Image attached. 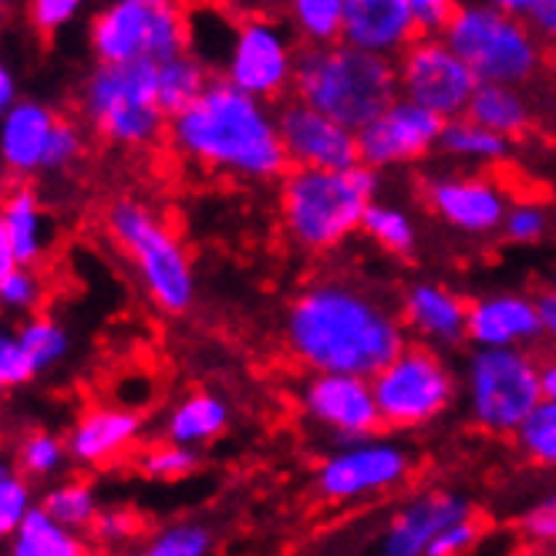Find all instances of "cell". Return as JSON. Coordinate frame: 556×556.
Listing matches in <instances>:
<instances>
[{"label": "cell", "instance_id": "1", "mask_svg": "<svg viewBox=\"0 0 556 556\" xmlns=\"http://www.w3.org/2000/svg\"><path fill=\"white\" fill-rule=\"evenodd\" d=\"M283 341L307 375L368 381L408 348L399 307L344 277L311 280L293 293L283 314Z\"/></svg>", "mask_w": 556, "mask_h": 556}, {"label": "cell", "instance_id": "2", "mask_svg": "<svg viewBox=\"0 0 556 556\" xmlns=\"http://www.w3.org/2000/svg\"><path fill=\"white\" fill-rule=\"evenodd\" d=\"M169 146L179 159L213 176L274 182L290 173L277 109L243 94L219 75L200 102L169 122Z\"/></svg>", "mask_w": 556, "mask_h": 556}, {"label": "cell", "instance_id": "3", "mask_svg": "<svg viewBox=\"0 0 556 556\" xmlns=\"http://www.w3.org/2000/svg\"><path fill=\"white\" fill-rule=\"evenodd\" d=\"M381 200V173L354 166L341 173L290 169L277 189L283 237L304 253H331L362 233L365 213Z\"/></svg>", "mask_w": 556, "mask_h": 556}, {"label": "cell", "instance_id": "4", "mask_svg": "<svg viewBox=\"0 0 556 556\" xmlns=\"http://www.w3.org/2000/svg\"><path fill=\"white\" fill-rule=\"evenodd\" d=\"M290 98L351 132H362L399 98V72L391 58L357 51L344 41L331 48H301Z\"/></svg>", "mask_w": 556, "mask_h": 556}, {"label": "cell", "instance_id": "5", "mask_svg": "<svg viewBox=\"0 0 556 556\" xmlns=\"http://www.w3.org/2000/svg\"><path fill=\"white\" fill-rule=\"evenodd\" d=\"M442 41L466 61L479 85H530L543 68V41L527 21L513 17L493 0L455 4Z\"/></svg>", "mask_w": 556, "mask_h": 556}, {"label": "cell", "instance_id": "6", "mask_svg": "<svg viewBox=\"0 0 556 556\" xmlns=\"http://www.w3.org/2000/svg\"><path fill=\"white\" fill-rule=\"evenodd\" d=\"M105 226L136 267L149 301L162 314H186L195 301V270L173 226L139 200H118L109 210Z\"/></svg>", "mask_w": 556, "mask_h": 556}, {"label": "cell", "instance_id": "7", "mask_svg": "<svg viewBox=\"0 0 556 556\" xmlns=\"http://www.w3.org/2000/svg\"><path fill=\"white\" fill-rule=\"evenodd\" d=\"M81 112L91 132L118 149H149L169 136L159 105V64H94L81 85Z\"/></svg>", "mask_w": 556, "mask_h": 556}, {"label": "cell", "instance_id": "8", "mask_svg": "<svg viewBox=\"0 0 556 556\" xmlns=\"http://www.w3.org/2000/svg\"><path fill=\"white\" fill-rule=\"evenodd\" d=\"M463 405L472 429L485 435H516L543 405L540 357L533 351L472 348L463 365Z\"/></svg>", "mask_w": 556, "mask_h": 556}, {"label": "cell", "instance_id": "9", "mask_svg": "<svg viewBox=\"0 0 556 556\" xmlns=\"http://www.w3.org/2000/svg\"><path fill=\"white\" fill-rule=\"evenodd\" d=\"M88 45L98 64H166L192 51V17L169 0H115L94 11Z\"/></svg>", "mask_w": 556, "mask_h": 556}, {"label": "cell", "instance_id": "10", "mask_svg": "<svg viewBox=\"0 0 556 556\" xmlns=\"http://www.w3.org/2000/svg\"><path fill=\"white\" fill-rule=\"evenodd\" d=\"M375 402L381 412V429L415 432L439 421L463 399V384L455 368L425 344L408 341V348L371 378Z\"/></svg>", "mask_w": 556, "mask_h": 556}, {"label": "cell", "instance_id": "11", "mask_svg": "<svg viewBox=\"0 0 556 556\" xmlns=\"http://www.w3.org/2000/svg\"><path fill=\"white\" fill-rule=\"evenodd\" d=\"M301 41L293 38L287 21L250 14L240 17L230 30L223 51L219 78L230 81L250 98L267 105H280V98L293 94V75H298Z\"/></svg>", "mask_w": 556, "mask_h": 556}, {"label": "cell", "instance_id": "12", "mask_svg": "<svg viewBox=\"0 0 556 556\" xmlns=\"http://www.w3.org/2000/svg\"><path fill=\"white\" fill-rule=\"evenodd\" d=\"M412 472L415 455L402 439L371 435L327 452L314 469V493L331 506H351L395 493Z\"/></svg>", "mask_w": 556, "mask_h": 556}, {"label": "cell", "instance_id": "13", "mask_svg": "<svg viewBox=\"0 0 556 556\" xmlns=\"http://www.w3.org/2000/svg\"><path fill=\"white\" fill-rule=\"evenodd\" d=\"M399 98L439 115L442 122L463 118L479 88L466 61L442 38H415L399 58Z\"/></svg>", "mask_w": 556, "mask_h": 556}, {"label": "cell", "instance_id": "14", "mask_svg": "<svg viewBox=\"0 0 556 556\" xmlns=\"http://www.w3.org/2000/svg\"><path fill=\"white\" fill-rule=\"evenodd\" d=\"M301 415L334 445L381 435V412L368 378L307 375L298 388Z\"/></svg>", "mask_w": 556, "mask_h": 556}, {"label": "cell", "instance_id": "15", "mask_svg": "<svg viewBox=\"0 0 556 556\" xmlns=\"http://www.w3.org/2000/svg\"><path fill=\"white\" fill-rule=\"evenodd\" d=\"M421 195L432 216H439L448 230L466 237L500 233L503 219L513 206L509 192L489 173H476V169L435 173L425 179Z\"/></svg>", "mask_w": 556, "mask_h": 556}, {"label": "cell", "instance_id": "16", "mask_svg": "<svg viewBox=\"0 0 556 556\" xmlns=\"http://www.w3.org/2000/svg\"><path fill=\"white\" fill-rule=\"evenodd\" d=\"M442 128L445 122L439 115L395 98L371 125L357 132V159L375 173L415 166V162L439 152Z\"/></svg>", "mask_w": 556, "mask_h": 556}, {"label": "cell", "instance_id": "17", "mask_svg": "<svg viewBox=\"0 0 556 556\" xmlns=\"http://www.w3.org/2000/svg\"><path fill=\"white\" fill-rule=\"evenodd\" d=\"M277 128L290 169L341 173L362 166V159H357V132L298 102V98H287V102L277 105Z\"/></svg>", "mask_w": 556, "mask_h": 556}, {"label": "cell", "instance_id": "18", "mask_svg": "<svg viewBox=\"0 0 556 556\" xmlns=\"http://www.w3.org/2000/svg\"><path fill=\"white\" fill-rule=\"evenodd\" d=\"M476 513V503L455 489H425L384 519L375 556H425L435 536Z\"/></svg>", "mask_w": 556, "mask_h": 556}, {"label": "cell", "instance_id": "19", "mask_svg": "<svg viewBox=\"0 0 556 556\" xmlns=\"http://www.w3.org/2000/svg\"><path fill=\"white\" fill-rule=\"evenodd\" d=\"M399 317L415 344H425L432 351H452L466 344L469 301L448 283L412 280L399 298Z\"/></svg>", "mask_w": 556, "mask_h": 556}, {"label": "cell", "instance_id": "20", "mask_svg": "<svg viewBox=\"0 0 556 556\" xmlns=\"http://www.w3.org/2000/svg\"><path fill=\"white\" fill-rule=\"evenodd\" d=\"M543 338L540 304L530 293L496 290L469 301L466 341L482 351H530Z\"/></svg>", "mask_w": 556, "mask_h": 556}, {"label": "cell", "instance_id": "21", "mask_svg": "<svg viewBox=\"0 0 556 556\" xmlns=\"http://www.w3.org/2000/svg\"><path fill=\"white\" fill-rule=\"evenodd\" d=\"M146 429V418L136 408L125 405H91L85 408L75 425L64 435V445H68V459L78 466H109L118 455H125Z\"/></svg>", "mask_w": 556, "mask_h": 556}, {"label": "cell", "instance_id": "22", "mask_svg": "<svg viewBox=\"0 0 556 556\" xmlns=\"http://www.w3.org/2000/svg\"><path fill=\"white\" fill-rule=\"evenodd\" d=\"M61 115L38 102V98H21V102L0 118V162L17 182L45 173V159L54 139Z\"/></svg>", "mask_w": 556, "mask_h": 556}, {"label": "cell", "instance_id": "23", "mask_svg": "<svg viewBox=\"0 0 556 556\" xmlns=\"http://www.w3.org/2000/svg\"><path fill=\"white\" fill-rule=\"evenodd\" d=\"M415 38L408 0H344V45L395 61Z\"/></svg>", "mask_w": 556, "mask_h": 556}, {"label": "cell", "instance_id": "24", "mask_svg": "<svg viewBox=\"0 0 556 556\" xmlns=\"http://www.w3.org/2000/svg\"><path fill=\"white\" fill-rule=\"evenodd\" d=\"M0 223H4V230L11 237L17 264L38 270V264L51 247V223H48L38 189L30 182L14 179V186L4 195V203H0Z\"/></svg>", "mask_w": 556, "mask_h": 556}, {"label": "cell", "instance_id": "25", "mask_svg": "<svg viewBox=\"0 0 556 556\" xmlns=\"http://www.w3.org/2000/svg\"><path fill=\"white\" fill-rule=\"evenodd\" d=\"M226 429H230V405H226L216 391H206V388H195L189 395H182L166 412V421H162L166 442H176L195 452L216 442Z\"/></svg>", "mask_w": 556, "mask_h": 556}, {"label": "cell", "instance_id": "26", "mask_svg": "<svg viewBox=\"0 0 556 556\" xmlns=\"http://www.w3.org/2000/svg\"><path fill=\"white\" fill-rule=\"evenodd\" d=\"M466 118L513 142L533 125V105H530V98L522 94V88L479 85L466 109Z\"/></svg>", "mask_w": 556, "mask_h": 556}, {"label": "cell", "instance_id": "27", "mask_svg": "<svg viewBox=\"0 0 556 556\" xmlns=\"http://www.w3.org/2000/svg\"><path fill=\"white\" fill-rule=\"evenodd\" d=\"M439 152L452 162H463V166H469L476 173H485V166H503V162L513 155V142L463 115V118L445 122Z\"/></svg>", "mask_w": 556, "mask_h": 556}, {"label": "cell", "instance_id": "28", "mask_svg": "<svg viewBox=\"0 0 556 556\" xmlns=\"http://www.w3.org/2000/svg\"><path fill=\"white\" fill-rule=\"evenodd\" d=\"M213 78L216 75L210 64L192 51L159 64V105L166 112V118L173 122L176 115H182L186 109L200 102Z\"/></svg>", "mask_w": 556, "mask_h": 556}, {"label": "cell", "instance_id": "29", "mask_svg": "<svg viewBox=\"0 0 556 556\" xmlns=\"http://www.w3.org/2000/svg\"><path fill=\"white\" fill-rule=\"evenodd\" d=\"M8 556H91V546L81 533L64 530L41 506H35L8 540Z\"/></svg>", "mask_w": 556, "mask_h": 556}, {"label": "cell", "instance_id": "30", "mask_svg": "<svg viewBox=\"0 0 556 556\" xmlns=\"http://www.w3.org/2000/svg\"><path fill=\"white\" fill-rule=\"evenodd\" d=\"M287 27L301 48H331L344 41V0H293Z\"/></svg>", "mask_w": 556, "mask_h": 556}, {"label": "cell", "instance_id": "31", "mask_svg": "<svg viewBox=\"0 0 556 556\" xmlns=\"http://www.w3.org/2000/svg\"><path fill=\"white\" fill-rule=\"evenodd\" d=\"M362 233L388 256L408 260L418 250V226H415L412 213L391 200L371 203V210L365 213V223H362Z\"/></svg>", "mask_w": 556, "mask_h": 556}, {"label": "cell", "instance_id": "32", "mask_svg": "<svg viewBox=\"0 0 556 556\" xmlns=\"http://www.w3.org/2000/svg\"><path fill=\"white\" fill-rule=\"evenodd\" d=\"M38 506L72 533L91 530L94 516L102 513V503H98V493L88 479H64V482L48 485Z\"/></svg>", "mask_w": 556, "mask_h": 556}, {"label": "cell", "instance_id": "33", "mask_svg": "<svg viewBox=\"0 0 556 556\" xmlns=\"http://www.w3.org/2000/svg\"><path fill=\"white\" fill-rule=\"evenodd\" d=\"M14 341L24 348V354L35 362L38 375L61 365L72 351V334L64 331V324L51 314H30L17 324Z\"/></svg>", "mask_w": 556, "mask_h": 556}, {"label": "cell", "instance_id": "34", "mask_svg": "<svg viewBox=\"0 0 556 556\" xmlns=\"http://www.w3.org/2000/svg\"><path fill=\"white\" fill-rule=\"evenodd\" d=\"M213 527L200 519H176L146 536L132 556H210L213 553Z\"/></svg>", "mask_w": 556, "mask_h": 556}, {"label": "cell", "instance_id": "35", "mask_svg": "<svg viewBox=\"0 0 556 556\" xmlns=\"http://www.w3.org/2000/svg\"><path fill=\"white\" fill-rule=\"evenodd\" d=\"M11 463L24 479H51L68 463V445H64V435L51 429H27L14 442Z\"/></svg>", "mask_w": 556, "mask_h": 556}, {"label": "cell", "instance_id": "36", "mask_svg": "<svg viewBox=\"0 0 556 556\" xmlns=\"http://www.w3.org/2000/svg\"><path fill=\"white\" fill-rule=\"evenodd\" d=\"M203 466V455L195 448L176 445V442H152L136 455V469L149 482H182L195 476Z\"/></svg>", "mask_w": 556, "mask_h": 556}, {"label": "cell", "instance_id": "37", "mask_svg": "<svg viewBox=\"0 0 556 556\" xmlns=\"http://www.w3.org/2000/svg\"><path fill=\"white\" fill-rule=\"evenodd\" d=\"M516 452L536 469L556 472V405L543 402L513 435Z\"/></svg>", "mask_w": 556, "mask_h": 556}, {"label": "cell", "instance_id": "38", "mask_svg": "<svg viewBox=\"0 0 556 556\" xmlns=\"http://www.w3.org/2000/svg\"><path fill=\"white\" fill-rule=\"evenodd\" d=\"M35 506L38 503L35 493H30V479H24L17 466L0 455V540L8 543Z\"/></svg>", "mask_w": 556, "mask_h": 556}, {"label": "cell", "instance_id": "39", "mask_svg": "<svg viewBox=\"0 0 556 556\" xmlns=\"http://www.w3.org/2000/svg\"><path fill=\"white\" fill-rule=\"evenodd\" d=\"M549 226H553V216L543 203L536 200H516L503 219V230L500 237L513 247H536L549 237Z\"/></svg>", "mask_w": 556, "mask_h": 556}, {"label": "cell", "instance_id": "40", "mask_svg": "<svg viewBox=\"0 0 556 556\" xmlns=\"http://www.w3.org/2000/svg\"><path fill=\"white\" fill-rule=\"evenodd\" d=\"M45 301V280L35 267H17L8 280H0V311L8 314H38Z\"/></svg>", "mask_w": 556, "mask_h": 556}, {"label": "cell", "instance_id": "41", "mask_svg": "<svg viewBox=\"0 0 556 556\" xmlns=\"http://www.w3.org/2000/svg\"><path fill=\"white\" fill-rule=\"evenodd\" d=\"M88 536L98 546H125L142 536V516L128 506H102V513L91 522Z\"/></svg>", "mask_w": 556, "mask_h": 556}, {"label": "cell", "instance_id": "42", "mask_svg": "<svg viewBox=\"0 0 556 556\" xmlns=\"http://www.w3.org/2000/svg\"><path fill=\"white\" fill-rule=\"evenodd\" d=\"M485 533H489L485 519L479 513H472V516H466L459 522H452L448 530H442L425 556H469L482 543Z\"/></svg>", "mask_w": 556, "mask_h": 556}, {"label": "cell", "instance_id": "43", "mask_svg": "<svg viewBox=\"0 0 556 556\" xmlns=\"http://www.w3.org/2000/svg\"><path fill=\"white\" fill-rule=\"evenodd\" d=\"M81 155H85V132H81V125L72 122V118H61L58 128H54L48 159H45V173H64V169H72Z\"/></svg>", "mask_w": 556, "mask_h": 556}, {"label": "cell", "instance_id": "44", "mask_svg": "<svg viewBox=\"0 0 556 556\" xmlns=\"http://www.w3.org/2000/svg\"><path fill=\"white\" fill-rule=\"evenodd\" d=\"M519 533L530 543H543V546L556 543V489L519 513Z\"/></svg>", "mask_w": 556, "mask_h": 556}, {"label": "cell", "instance_id": "45", "mask_svg": "<svg viewBox=\"0 0 556 556\" xmlns=\"http://www.w3.org/2000/svg\"><path fill=\"white\" fill-rule=\"evenodd\" d=\"M503 8L527 21L543 45H556V0H503Z\"/></svg>", "mask_w": 556, "mask_h": 556}, {"label": "cell", "instance_id": "46", "mask_svg": "<svg viewBox=\"0 0 556 556\" xmlns=\"http://www.w3.org/2000/svg\"><path fill=\"white\" fill-rule=\"evenodd\" d=\"M78 14H81L78 0H35V4L27 8L30 24H35V30L45 38H54L58 30L68 27Z\"/></svg>", "mask_w": 556, "mask_h": 556}, {"label": "cell", "instance_id": "47", "mask_svg": "<svg viewBox=\"0 0 556 556\" xmlns=\"http://www.w3.org/2000/svg\"><path fill=\"white\" fill-rule=\"evenodd\" d=\"M408 8L418 38H442L455 11L452 0H408Z\"/></svg>", "mask_w": 556, "mask_h": 556}, {"label": "cell", "instance_id": "48", "mask_svg": "<svg viewBox=\"0 0 556 556\" xmlns=\"http://www.w3.org/2000/svg\"><path fill=\"white\" fill-rule=\"evenodd\" d=\"M0 378H4V391L8 388H21V384H27V381H35L38 378V368H35V362L24 354V348L11 338V344H8V351H4V362H0Z\"/></svg>", "mask_w": 556, "mask_h": 556}, {"label": "cell", "instance_id": "49", "mask_svg": "<svg viewBox=\"0 0 556 556\" xmlns=\"http://www.w3.org/2000/svg\"><path fill=\"white\" fill-rule=\"evenodd\" d=\"M17 102H21V94H17V78H14V72L8 68V61H0V118H4Z\"/></svg>", "mask_w": 556, "mask_h": 556}, {"label": "cell", "instance_id": "50", "mask_svg": "<svg viewBox=\"0 0 556 556\" xmlns=\"http://www.w3.org/2000/svg\"><path fill=\"white\" fill-rule=\"evenodd\" d=\"M536 304H540V320H543V338L556 344V293L553 290L536 293Z\"/></svg>", "mask_w": 556, "mask_h": 556}, {"label": "cell", "instance_id": "51", "mask_svg": "<svg viewBox=\"0 0 556 556\" xmlns=\"http://www.w3.org/2000/svg\"><path fill=\"white\" fill-rule=\"evenodd\" d=\"M540 388H543V402L556 405V351L540 357Z\"/></svg>", "mask_w": 556, "mask_h": 556}, {"label": "cell", "instance_id": "52", "mask_svg": "<svg viewBox=\"0 0 556 556\" xmlns=\"http://www.w3.org/2000/svg\"><path fill=\"white\" fill-rule=\"evenodd\" d=\"M17 267H21V264H17V253H14V247H11V237H8V230H4V223H0V280H8Z\"/></svg>", "mask_w": 556, "mask_h": 556}, {"label": "cell", "instance_id": "53", "mask_svg": "<svg viewBox=\"0 0 556 556\" xmlns=\"http://www.w3.org/2000/svg\"><path fill=\"white\" fill-rule=\"evenodd\" d=\"M11 338H14V331H8V324L0 320V362H4V351H8ZM0 391H4V378H0Z\"/></svg>", "mask_w": 556, "mask_h": 556}, {"label": "cell", "instance_id": "54", "mask_svg": "<svg viewBox=\"0 0 556 556\" xmlns=\"http://www.w3.org/2000/svg\"><path fill=\"white\" fill-rule=\"evenodd\" d=\"M11 186H14V179H11V173L4 169V162H0V203H4V195H8Z\"/></svg>", "mask_w": 556, "mask_h": 556}, {"label": "cell", "instance_id": "55", "mask_svg": "<svg viewBox=\"0 0 556 556\" xmlns=\"http://www.w3.org/2000/svg\"><path fill=\"white\" fill-rule=\"evenodd\" d=\"M549 290L556 293V267H553V283H549Z\"/></svg>", "mask_w": 556, "mask_h": 556}, {"label": "cell", "instance_id": "56", "mask_svg": "<svg viewBox=\"0 0 556 556\" xmlns=\"http://www.w3.org/2000/svg\"><path fill=\"white\" fill-rule=\"evenodd\" d=\"M0 24H4V17H0Z\"/></svg>", "mask_w": 556, "mask_h": 556}]
</instances>
